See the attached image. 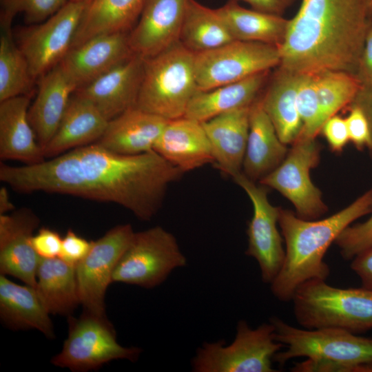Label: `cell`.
<instances>
[{
  "mask_svg": "<svg viewBox=\"0 0 372 372\" xmlns=\"http://www.w3.org/2000/svg\"><path fill=\"white\" fill-rule=\"evenodd\" d=\"M183 174L154 151L124 155L96 143L37 164L0 165L1 181L17 192H43L116 203L143 221L158 214L169 186Z\"/></svg>",
  "mask_w": 372,
  "mask_h": 372,
  "instance_id": "1",
  "label": "cell"
},
{
  "mask_svg": "<svg viewBox=\"0 0 372 372\" xmlns=\"http://www.w3.org/2000/svg\"><path fill=\"white\" fill-rule=\"evenodd\" d=\"M371 21L364 0H302L279 46L278 68L297 75H355Z\"/></svg>",
  "mask_w": 372,
  "mask_h": 372,
  "instance_id": "2",
  "label": "cell"
},
{
  "mask_svg": "<svg viewBox=\"0 0 372 372\" xmlns=\"http://www.w3.org/2000/svg\"><path fill=\"white\" fill-rule=\"evenodd\" d=\"M372 212V189L349 206L322 220H306L280 208L278 225L286 244L285 258L270 284L279 300H291L298 287L311 279L326 280L330 269L324 255L336 238L358 218Z\"/></svg>",
  "mask_w": 372,
  "mask_h": 372,
  "instance_id": "3",
  "label": "cell"
},
{
  "mask_svg": "<svg viewBox=\"0 0 372 372\" xmlns=\"http://www.w3.org/2000/svg\"><path fill=\"white\" fill-rule=\"evenodd\" d=\"M276 340L286 347L273 357L280 365L296 358L307 359L296 363L295 372H359L372 363V338L340 329H302L273 316Z\"/></svg>",
  "mask_w": 372,
  "mask_h": 372,
  "instance_id": "4",
  "label": "cell"
},
{
  "mask_svg": "<svg viewBox=\"0 0 372 372\" xmlns=\"http://www.w3.org/2000/svg\"><path fill=\"white\" fill-rule=\"evenodd\" d=\"M291 300L296 321L307 329H340L354 333L372 329V290L338 288L326 280L300 285Z\"/></svg>",
  "mask_w": 372,
  "mask_h": 372,
  "instance_id": "5",
  "label": "cell"
},
{
  "mask_svg": "<svg viewBox=\"0 0 372 372\" xmlns=\"http://www.w3.org/2000/svg\"><path fill=\"white\" fill-rule=\"evenodd\" d=\"M195 53L178 41L145 58L143 78L136 107L167 121L183 117L198 91Z\"/></svg>",
  "mask_w": 372,
  "mask_h": 372,
  "instance_id": "6",
  "label": "cell"
},
{
  "mask_svg": "<svg viewBox=\"0 0 372 372\" xmlns=\"http://www.w3.org/2000/svg\"><path fill=\"white\" fill-rule=\"evenodd\" d=\"M283 347L276 340L270 321L251 329L240 320L231 344L204 342L192 358V367L195 372H274L273 357Z\"/></svg>",
  "mask_w": 372,
  "mask_h": 372,
  "instance_id": "7",
  "label": "cell"
},
{
  "mask_svg": "<svg viewBox=\"0 0 372 372\" xmlns=\"http://www.w3.org/2000/svg\"><path fill=\"white\" fill-rule=\"evenodd\" d=\"M68 335L52 364L74 372L97 370L114 360L136 361L142 352L137 347H125L116 340L113 325L105 315L84 310L78 318L70 316Z\"/></svg>",
  "mask_w": 372,
  "mask_h": 372,
  "instance_id": "8",
  "label": "cell"
},
{
  "mask_svg": "<svg viewBox=\"0 0 372 372\" xmlns=\"http://www.w3.org/2000/svg\"><path fill=\"white\" fill-rule=\"evenodd\" d=\"M187 265L176 238L161 226L135 232L116 264L112 282L146 289L159 286L171 273Z\"/></svg>",
  "mask_w": 372,
  "mask_h": 372,
  "instance_id": "9",
  "label": "cell"
},
{
  "mask_svg": "<svg viewBox=\"0 0 372 372\" xmlns=\"http://www.w3.org/2000/svg\"><path fill=\"white\" fill-rule=\"evenodd\" d=\"M280 62L277 45L234 40L217 48L195 54L197 89L205 91L235 83L269 71L278 66Z\"/></svg>",
  "mask_w": 372,
  "mask_h": 372,
  "instance_id": "10",
  "label": "cell"
},
{
  "mask_svg": "<svg viewBox=\"0 0 372 372\" xmlns=\"http://www.w3.org/2000/svg\"><path fill=\"white\" fill-rule=\"evenodd\" d=\"M320 152L316 138L299 136L284 161L259 181L290 200L296 215L306 220H315L327 211L320 190L310 178L311 169L318 164Z\"/></svg>",
  "mask_w": 372,
  "mask_h": 372,
  "instance_id": "11",
  "label": "cell"
},
{
  "mask_svg": "<svg viewBox=\"0 0 372 372\" xmlns=\"http://www.w3.org/2000/svg\"><path fill=\"white\" fill-rule=\"evenodd\" d=\"M87 4L69 0L42 23L21 30L17 45L34 80L58 65L70 50Z\"/></svg>",
  "mask_w": 372,
  "mask_h": 372,
  "instance_id": "12",
  "label": "cell"
},
{
  "mask_svg": "<svg viewBox=\"0 0 372 372\" xmlns=\"http://www.w3.org/2000/svg\"><path fill=\"white\" fill-rule=\"evenodd\" d=\"M232 179L245 192L253 205V215L247 229L245 254L258 262L262 282L271 284L285 258L283 240L277 227L280 207L269 202L266 186L258 185L242 172Z\"/></svg>",
  "mask_w": 372,
  "mask_h": 372,
  "instance_id": "13",
  "label": "cell"
},
{
  "mask_svg": "<svg viewBox=\"0 0 372 372\" xmlns=\"http://www.w3.org/2000/svg\"><path fill=\"white\" fill-rule=\"evenodd\" d=\"M135 231L130 224L118 225L92 241L85 257L76 266L81 304L84 310L100 316L105 313V296L118 260Z\"/></svg>",
  "mask_w": 372,
  "mask_h": 372,
  "instance_id": "14",
  "label": "cell"
},
{
  "mask_svg": "<svg viewBox=\"0 0 372 372\" xmlns=\"http://www.w3.org/2000/svg\"><path fill=\"white\" fill-rule=\"evenodd\" d=\"M39 223L38 216L28 208L12 214H0V273L14 276L35 287L41 257L32 238Z\"/></svg>",
  "mask_w": 372,
  "mask_h": 372,
  "instance_id": "15",
  "label": "cell"
},
{
  "mask_svg": "<svg viewBox=\"0 0 372 372\" xmlns=\"http://www.w3.org/2000/svg\"><path fill=\"white\" fill-rule=\"evenodd\" d=\"M144 63L145 58L134 53L74 92L90 101L110 121L136 105Z\"/></svg>",
  "mask_w": 372,
  "mask_h": 372,
  "instance_id": "16",
  "label": "cell"
},
{
  "mask_svg": "<svg viewBox=\"0 0 372 372\" xmlns=\"http://www.w3.org/2000/svg\"><path fill=\"white\" fill-rule=\"evenodd\" d=\"M188 0H145L129 42L134 54L154 56L179 41Z\"/></svg>",
  "mask_w": 372,
  "mask_h": 372,
  "instance_id": "17",
  "label": "cell"
},
{
  "mask_svg": "<svg viewBox=\"0 0 372 372\" xmlns=\"http://www.w3.org/2000/svg\"><path fill=\"white\" fill-rule=\"evenodd\" d=\"M133 54L127 32L103 34L72 48L59 64L77 90Z\"/></svg>",
  "mask_w": 372,
  "mask_h": 372,
  "instance_id": "18",
  "label": "cell"
},
{
  "mask_svg": "<svg viewBox=\"0 0 372 372\" xmlns=\"http://www.w3.org/2000/svg\"><path fill=\"white\" fill-rule=\"evenodd\" d=\"M154 151L183 173L214 163L202 123L185 116L167 122Z\"/></svg>",
  "mask_w": 372,
  "mask_h": 372,
  "instance_id": "19",
  "label": "cell"
},
{
  "mask_svg": "<svg viewBox=\"0 0 372 372\" xmlns=\"http://www.w3.org/2000/svg\"><path fill=\"white\" fill-rule=\"evenodd\" d=\"M250 107L231 110L203 122L214 163L223 175L242 172L249 130Z\"/></svg>",
  "mask_w": 372,
  "mask_h": 372,
  "instance_id": "20",
  "label": "cell"
},
{
  "mask_svg": "<svg viewBox=\"0 0 372 372\" xmlns=\"http://www.w3.org/2000/svg\"><path fill=\"white\" fill-rule=\"evenodd\" d=\"M37 96L28 119L43 151L56 133L76 87L59 64L39 79Z\"/></svg>",
  "mask_w": 372,
  "mask_h": 372,
  "instance_id": "21",
  "label": "cell"
},
{
  "mask_svg": "<svg viewBox=\"0 0 372 372\" xmlns=\"http://www.w3.org/2000/svg\"><path fill=\"white\" fill-rule=\"evenodd\" d=\"M168 121L134 106L109 121L96 142L112 152L136 155L154 151Z\"/></svg>",
  "mask_w": 372,
  "mask_h": 372,
  "instance_id": "22",
  "label": "cell"
},
{
  "mask_svg": "<svg viewBox=\"0 0 372 372\" xmlns=\"http://www.w3.org/2000/svg\"><path fill=\"white\" fill-rule=\"evenodd\" d=\"M30 95H21L0 102V158L25 165L44 160L28 119Z\"/></svg>",
  "mask_w": 372,
  "mask_h": 372,
  "instance_id": "23",
  "label": "cell"
},
{
  "mask_svg": "<svg viewBox=\"0 0 372 372\" xmlns=\"http://www.w3.org/2000/svg\"><path fill=\"white\" fill-rule=\"evenodd\" d=\"M108 122L90 101L74 92L56 133L43 149L45 158L96 143Z\"/></svg>",
  "mask_w": 372,
  "mask_h": 372,
  "instance_id": "24",
  "label": "cell"
},
{
  "mask_svg": "<svg viewBox=\"0 0 372 372\" xmlns=\"http://www.w3.org/2000/svg\"><path fill=\"white\" fill-rule=\"evenodd\" d=\"M288 149L279 138L260 99L250 107L249 130L242 172L251 180H261L286 158Z\"/></svg>",
  "mask_w": 372,
  "mask_h": 372,
  "instance_id": "25",
  "label": "cell"
},
{
  "mask_svg": "<svg viewBox=\"0 0 372 372\" xmlns=\"http://www.w3.org/2000/svg\"><path fill=\"white\" fill-rule=\"evenodd\" d=\"M0 317L4 324L14 329H34L46 338H54L50 313L35 287L20 285L0 276Z\"/></svg>",
  "mask_w": 372,
  "mask_h": 372,
  "instance_id": "26",
  "label": "cell"
},
{
  "mask_svg": "<svg viewBox=\"0 0 372 372\" xmlns=\"http://www.w3.org/2000/svg\"><path fill=\"white\" fill-rule=\"evenodd\" d=\"M267 72L211 90H198L189 101L184 116L203 123L223 113L251 105L265 83Z\"/></svg>",
  "mask_w": 372,
  "mask_h": 372,
  "instance_id": "27",
  "label": "cell"
},
{
  "mask_svg": "<svg viewBox=\"0 0 372 372\" xmlns=\"http://www.w3.org/2000/svg\"><path fill=\"white\" fill-rule=\"evenodd\" d=\"M35 289L50 314L70 316L80 302L76 267L59 257L41 258Z\"/></svg>",
  "mask_w": 372,
  "mask_h": 372,
  "instance_id": "28",
  "label": "cell"
},
{
  "mask_svg": "<svg viewBox=\"0 0 372 372\" xmlns=\"http://www.w3.org/2000/svg\"><path fill=\"white\" fill-rule=\"evenodd\" d=\"M300 75L278 68L263 97V109L273 123L280 140L285 145L293 143L300 136L302 123L296 95Z\"/></svg>",
  "mask_w": 372,
  "mask_h": 372,
  "instance_id": "29",
  "label": "cell"
},
{
  "mask_svg": "<svg viewBox=\"0 0 372 372\" xmlns=\"http://www.w3.org/2000/svg\"><path fill=\"white\" fill-rule=\"evenodd\" d=\"M145 0H92L88 3L72 48L96 36L128 32L134 26Z\"/></svg>",
  "mask_w": 372,
  "mask_h": 372,
  "instance_id": "30",
  "label": "cell"
},
{
  "mask_svg": "<svg viewBox=\"0 0 372 372\" xmlns=\"http://www.w3.org/2000/svg\"><path fill=\"white\" fill-rule=\"evenodd\" d=\"M234 40L280 46L285 40L289 19L281 15L247 9L229 0L216 8Z\"/></svg>",
  "mask_w": 372,
  "mask_h": 372,
  "instance_id": "31",
  "label": "cell"
},
{
  "mask_svg": "<svg viewBox=\"0 0 372 372\" xmlns=\"http://www.w3.org/2000/svg\"><path fill=\"white\" fill-rule=\"evenodd\" d=\"M217 9L188 0L179 41L194 53L211 50L234 41Z\"/></svg>",
  "mask_w": 372,
  "mask_h": 372,
  "instance_id": "32",
  "label": "cell"
},
{
  "mask_svg": "<svg viewBox=\"0 0 372 372\" xmlns=\"http://www.w3.org/2000/svg\"><path fill=\"white\" fill-rule=\"evenodd\" d=\"M0 102L21 95H31L32 79L28 62L14 42L11 26H1Z\"/></svg>",
  "mask_w": 372,
  "mask_h": 372,
  "instance_id": "33",
  "label": "cell"
},
{
  "mask_svg": "<svg viewBox=\"0 0 372 372\" xmlns=\"http://www.w3.org/2000/svg\"><path fill=\"white\" fill-rule=\"evenodd\" d=\"M316 92L323 123L341 109L349 107L361 84L355 75L328 71L315 75Z\"/></svg>",
  "mask_w": 372,
  "mask_h": 372,
  "instance_id": "34",
  "label": "cell"
},
{
  "mask_svg": "<svg viewBox=\"0 0 372 372\" xmlns=\"http://www.w3.org/2000/svg\"><path fill=\"white\" fill-rule=\"evenodd\" d=\"M69 0H0L1 26H11L14 17L23 13L27 23L43 22L58 12Z\"/></svg>",
  "mask_w": 372,
  "mask_h": 372,
  "instance_id": "35",
  "label": "cell"
},
{
  "mask_svg": "<svg viewBox=\"0 0 372 372\" xmlns=\"http://www.w3.org/2000/svg\"><path fill=\"white\" fill-rule=\"evenodd\" d=\"M296 105L302 123L300 136L316 138L321 130L323 121L316 92L315 75H300Z\"/></svg>",
  "mask_w": 372,
  "mask_h": 372,
  "instance_id": "36",
  "label": "cell"
},
{
  "mask_svg": "<svg viewBox=\"0 0 372 372\" xmlns=\"http://www.w3.org/2000/svg\"><path fill=\"white\" fill-rule=\"evenodd\" d=\"M335 243L343 258L353 260L372 247V215L362 223L349 225L336 238Z\"/></svg>",
  "mask_w": 372,
  "mask_h": 372,
  "instance_id": "37",
  "label": "cell"
},
{
  "mask_svg": "<svg viewBox=\"0 0 372 372\" xmlns=\"http://www.w3.org/2000/svg\"><path fill=\"white\" fill-rule=\"evenodd\" d=\"M349 113L345 118L349 141L358 149L368 147L370 149L372 143L371 130L369 122L363 113L358 107L351 105Z\"/></svg>",
  "mask_w": 372,
  "mask_h": 372,
  "instance_id": "38",
  "label": "cell"
},
{
  "mask_svg": "<svg viewBox=\"0 0 372 372\" xmlns=\"http://www.w3.org/2000/svg\"><path fill=\"white\" fill-rule=\"evenodd\" d=\"M92 241H88L68 229L62 239L59 258L68 263L76 266L87 254Z\"/></svg>",
  "mask_w": 372,
  "mask_h": 372,
  "instance_id": "39",
  "label": "cell"
},
{
  "mask_svg": "<svg viewBox=\"0 0 372 372\" xmlns=\"http://www.w3.org/2000/svg\"><path fill=\"white\" fill-rule=\"evenodd\" d=\"M62 238L58 232L48 227H42L33 235L32 242L37 254L43 258L59 257Z\"/></svg>",
  "mask_w": 372,
  "mask_h": 372,
  "instance_id": "40",
  "label": "cell"
},
{
  "mask_svg": "<svg viewBox=\"0 0 372 372\" xmlns=\"http://www.w3.org/2000/svg\"><path fill=\"white\" fill-rule=\"evenodd\" d=\"M322 132L329 147L334 152H340L349 141L345 118L333 115L322 125Z\"/></svg>",
  "mask_w": 372,
  "mask_h": 372,
  "instance_id": "41",
  "label": "cell"
},
{
  "mask_svg": "<svg viewBox=\"0 0 372 372\" xmlns=\"http://www.w3.org/2000/svg\"><path fill=\"white\" fill-rule=\"evenodd\" d=\"M355 76L361 85H372V21L366 35Z\"/></svg>",
  "mask_w": 372,
  "mask_h": 372,
  "instance_id": "42",
  "label": "cell"
},
{
  "mask_svg": "<svg viewBox=\"0 0 372 372\" xmlns=\"http://www.w3.org/2000/svg\"><path fill=\"white\" fill-rule=\"evenodd\" d=\"M351 268L360 278L362 287L372 290V247L355 256Z\"/></svg>",
  "mask_w": 372,
  "mask_h": 372,
  "instance_id": "43",
  "label": "cell"
},
{
  "mask_svg": "<svg viewBox=\"0 0 372 372\" xmlns=\"http://www.w3.org/2000/svg\"><path fill=\"white\" fill-rule=\"evenodd\" d=\"M244 1L249 4L251 8L273 14L282 15L296 0H236Z\"/></svg>",
  "mask_w": 372,
  "mask_h": 372,
  "instance_id": "44",
  "label": "cell"
},
{
  "mask_svg": "<svg viewBox=\"0 0 372 372\" xmlns=\"http://www.w3.org/2000/svg\"><path fill=\"white\" fill-rule=\"evenodd\" d=\"M351 105L358 107L364 114L369 124L372 138V85H361ZM369 149L372 152V143Z\"/></svg>",
  "mask_w": 372,
  "mask_h": 372,
  "instance_id": "45",
  "label": "cell"
},
{
  "mask_svg": "<svg viewBox=\"0 0 372 372\" xmlns=\"http://www.w3.org/2000/svg\"><path fill=\"white\" fill-rule=\"evenodd\" d=\"M14 206L12 204L8 189L3 186L0 189V214H6L13 210Z\"/></svg>",
  "mask_w": 372,
  "mask_h": 372,
  "instance_id": "46",
  "label": "cell"
},
{
  "mask_svg": "<svg viewBox=\"0 0 372 372\" xmlns=\"http://www.w3.org/2000/svg\"><path fill=\"white\" fill-rule=\"evenodd\" d=\"M364 2L367 16L372 20V0H364Z\"/></svg>",
  "mask_w": 372,
  "mask_h": 372,
  "instance_id": "47",
  "label": "cell"
},
{
  "mask_svg": "<svg viewBox=\"0 0 372 372\" xmlns=\"http://www.w3.org/2000/svg\"><path fill=\"white\" fill-rule=\"evenodd\" d=\"M72 1L90 3L92 0H72Z\"/></svg>",
  "mask_w": 372,
  "mask_h": 372,
  "instance_id": "48",
  "label": "cell"
}]
</instances>
